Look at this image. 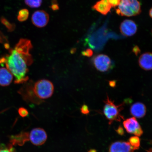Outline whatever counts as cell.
<instances>
[{"label": "cell", "instance_id": "7402d4cb", "mask_svg": "<svg viewBox=\"0 0 152 152\" xmlns=\"http://www.w3.org/2000/svg\"><path fill=\"white\" fill-rule=\"evenodd\" d=\"M107 1L112 7L118 6L121 2V0H107Z\"/></svg>", "mask_w": 152, "mask_h": 152}, {"label": "cell", "instance_id": "d6986e66", "mask_svg": "<svg viewBox=\"0 0 152 152\" xmlns=\"http://www.w3.org/2000/svg\"><path fill=\"white\" fill-rule=\"evenodd\" d=\"M24 1L28 6L32 8H36L41 6L42 0H24Z\"/></svg>", "mask_w": 152, "mask_h": 152}, {"label": "cell", "instance_id": "7c38bea8", "mask_svg": "<svg viewBox=\"0 0 152 152\" xmlns=\"http://www.w3.org/2000/svg\"><path fill=\"white\" fill-rule=\"evenodd\" d=\"M147 109L144 104L140 102H137L131 106L130 112L134 117L140 118L145 115Z\"/></svg>", "mask_w": 152, "mask_h": 152}, {"label": "cell", "instance_id": "ffe728a7", "mask_svg": "<svg viewBox=\"0 0 152 152\" xmlns=\"http://www.w3.org/2000/svg\"><path fill=\"white\" fill-rule=\"evenodd\" d=\"M19 115L22 117L27 116L28 115V111L27 109L24 107H20L18 110Z\"/></svg>", "mask_w": 152, "mask_h": 152}, {"label": "cell", "instance_id": "7a4b0ae2", "mask_svg": "<svg viewBox=\"0 0 152 152\" xmlns=\"http://www.w3.org/2000/svg\"><path fill=\"white\" fill-rule=\"evenodd\" d=\"M116 12L121 16L132 17L139 15L141 12V7L138 0H121Z\"/></svg>", "mask_w": 152, "mask_h": 152}, {"label": "cell", "instance_id": "d4e9b609", "mask_svg": "<svg viewBox=\"0 0 152 152\" xmlns=\"http://www.w3.org/2000/svg\"><path fill=\"white\" fill-rule=\"evenodd\" d=\"M81 113L84 115H88L90 113L88 106L86 104H83L80 109Z\"/></svg>", "mask_w": 152, "mask_h": 152}, {"label": "cell", "instance_id": "ba28073f", "mask_svg": "<svg viewBox=\"0 0 152 152\" xmlns=\"http://www.w3.org/2000/svg\"><path fill=\"white\" fill-rule=\"evenodd\" d=\"M49 20V15L43 10H37L34 12L31 17V21L34 26L41 28L47 25Z\"/></svg>", "mask_w": 152, "mask_h": 152}, {"label": "cell", "instance_id": "cb8c5ba5", "mask_svg": "<svg viewBox=\"0 0 152 152\" xmlns=\"http://www.w3.org/2000/svg\"><path fill=\"white\" fill-rule=\"evenodd\" d=\"M7 43H8L7 38L0 30V43H4L5 44Z\"/></svg>", "mask_w": 152, "mask_h": 152}, {"label": "cell", "instance_id": "f1b7e54d", "mask_svg": "<svg viewBox=\"0 0 152 152\" xmlns=\"http://www.w3.org/2000/svg\"><path fill=\"white\" fill-rule=\"evenodd\" d=\"M118 131L117 132L118 133V134L121 135H122L124 134V131L123 129L121 127H119L118 128Z\"/></svg>", "mask_w": 152, "mask_h": 152}, {"label": "cell", "instance_id": "3957f363", "mask_svg": "<svg viewBox=\"0 0 152 152\" xmlns=\"http://www.w3.org/2000/svg\"><path fill=\"white\" fill-rule=\"evenodd\" d=\"M104 103L105 104L103 113L106 118L109 121V124H111L114 121H121L124 119L123 117L120 114V112L123 109V104L116 105L108 96L104 101Z\"/></svg>", "mask_w": 152, "mask_h": 152}, {"label": "cell", "instance_id": "4dcf8cb0", "mask_svg": "<svg viewBox=\"0 0 152 152\" xmlns=\"http://www.w3.org/2000/svg\"><path fill=\"white\" fill-rule=\"evenodd\" d=\"M88 152H96V151L95 149H90L89 150Z\"/></svg>", "mask_w": 152, "mask_h": 152}, {"label": "cell", "instance_id": "8992f818", "mask_svg": "<svg viewBox=\"0 0 152 152\" xmlns=\"http://www.w3.org/2000/svg\"><path fill=\"white\" fill-rule=\"evenodd\" d=\"M123 125L126 132L140 137L143 134V131L135 117H132L123 121Z\"/></svg>", "mask_w": 152, "mask_h": 152}, {"label": "cell", "instance_id": "4316f807", "mask_svg": "<svg viewBox=\"0 0 152 152\" xmlns=\"http://www.w3.org/2000/svg\"><path fill=\"white\" fill-rule=\"evenodd\" d=\"M115 81H110L109 82V85L112 87H115L116 86Z\"/></svg>", "mask_w": 152, "mask_h": 152}, {"label": "cell", "instance_id": "9c48e42d", "mask_svg": "<svg viewBox=\"0 0 152 152\" xmlns=\"http://www.w3.org/2000/svg\"><path fill=\"white\" fill-rule=\"evenodd\" d=\"M120 29L121 34L126 37L134 35L137 31V26L134 21L126 20L121 24Z\"/></svg>", "mask_w": 152, "mask_h": 152}, {"label": "cell", "instance_id": "277c9868", "mask_svg": "<svg viewBox=\"0 0 152 152\" xmlns=\"http://www.w3.org/2000/svg\"><path fill=\"white\" fill-rule=\"evenodd\" d=\"M33 90L34 94L38 99H47L52 96L54 87L50 81L42 79L38 81L35 83Z\"/></svg>", "mask_w": 152, "mask_h": 152}, {"label": "cell", "instance_id": "f546056e", "mask_svg": "<svg viewBox=\"0 0 152 152\" xmlns=\"http://www.w3.org/2000/svg\"><path fill=\"white\" fill-rule=\"evenodd\" d=\"M149 15L150 17H151V18H152V7L150 10Z\"/></svg>", "mask_w": 152, "mask_h": 152}, {"label": "cell", "instance_id": "8fae6325", "mask_svg": "<svg viewBox=\"0 0 152 152\" xmlns=\"http://www.w3.org/2000/svg\"><path fill=\"white\" fill-rule=\"evenodd\" d=\"M138 64L140 68L145 71L152 70V53H144L139 58Z\"/></svg>", "mask_w": 152, "mask_h": 152}, {"label": "cell", "instance_id": "5b68a950", "mask_svg": "<svg viewBox=\"0 0 152 152\" xmlns=\"http://www.w3.org/2000/svg\"><path fill=\"white\" fill-rule=\"evenodd\" d=\"M95 67L98 71L104 72L113 69L115 64L109 56L103 54L95 56L93 60Z\"/></svg>", "mask_w": 152, "mask_h": 152}, {"label": "cell", "instance_id": "2e32d148", "mask_svg": "<svg viewBox=\"0 0 152 152\" xmlns=\"http://www.w3.org/2000/svg\"><path fill=\"white\" fill-rule=\"evenodd\" d=\"M29 16V11L27 9H24L19 11L18 17V20L20 22L25 21Z\"/></svg>", "mask_w": 152, "mask_h": 152}, {"label": "cell", "instance_id": "30bf717a", "mask_svg": "<svg viewBox=\"0 0 152 152\" xmlns=\"http://www.w3.org/2000/svg\"><path fill=\"white\" fill-rule=\"evenodd\" d=\"M134 151L129 142L118 141L110 145L109 152H134Z\"/></svg>", "mask_w": 152, "mask_h": 152}, {"label": "cell", "instance_id": "1f68e13d", "mask_svg": "<svg viewBox=\"0 0 152 152\" xmlns=\"http://www.w3.org/2000/svg\"><path fill=\"white\" fill-rule=\"evenodd\" d=\"M148 152H152V149H150L149 150V151H148Z\"/></svg>", "mask_w": 152, "mask_h": 152}, {"label": "cell", "instance_id": "5bb4252c", "mask_svg": "<svg viewBox=\"0 0 152 152\" xmlns=\"http://www.w3.org/2000/svg\"><path fill=\"white\" fill-rule=\"evenodd\" d=\"M112 8L107 2V0H100L93 5L92 8L104 15H107Z\"/></svg>", "mask_w": 152, "mask_h": 152}, {"label": "cell", "instance_id": "484cf974", "mask_svg": "<svg viewBox=\"0 0 152 152\" xmlns=\"http://www.w3.org/2000/svg\"><path fill=\"white\" fill-rule=\"evenodd\" d=\"M140 50L137 46H135L133 49V52H134L136 56L140 52Z\"/></svg>", "mask_w": 152, "mask_h": 152}, {"label": "cell", "instance_id": "603a6c76", "mask_svg": "<svg viewBox=\"0 0 152 152\" xmlns=\"http://www.w3.org/2000/svg\"><path fill=\"white\" fill-rule=\"evenodd\" d=\"M93 50L91 49H87L86 50L83 51L82 52L81 54L83 56L87 57H91L93 55Z\"/></svg>", "mask_w": 152, "mask_h": 152}, {"label": "cell", "instance_id": "83f0119b", "mask_svg": "<svg viewBox=\"0 0 152 152\" xmlns=\"http://www.w3.org/2000/svg\"><path fill=\"white\" fill-rule=\"evenodd\" d=\"M12 149H0V152H12Z\"/></svg>", "mask_w": 152, "mask_h": 152}, {"label": "cell", "instance_id": "52a82bcc", "mask_svg": "<svg viewBox=\"0 0 152 152\" xmlns=\"http://www.w3.org/2000/svg\"><path fill=\"white\" fill-rule=\"evenodd\" d=\"M29 139L31 143L36 146L43 145L47 139V135L43 129L36 128L33 129L30 132Z\"/></svg>", "mask_w": 152, "mask_h": 152}, {"label": "cell", "instance_id": "6da1fadb", "mask_svg": "<svg viewBox=\"0 0 152 152\" xmlns=\"http://www.w3.org/2000/svg\"><path fill=\"white\" fill-rule=\"evenodd\" d=\"M28 45L17 44L14 49L9 50V54L0 58V65H5L15 77L16 84L23 83L28 80V66L31 65L33 61Z\"/></svg>", "mask_w": 152, "mask_h": 152}, {"label": "cell", "instance_id": "44dd1931", "mask_svg": "<svg viewBox=\"0 0 152 152\" xmlns=\"http://www.w3.org/2000/svg\"><path fill=\"white\" fill-rule=\"evenodd\" d=\"M50 8L53 11H56L59 9V7L57 0H52Z\"/></svg>", "mask_w": 152, "mask_h": 152}, {"label": "cell", "instance_id": "4fadbf2b", "mask_svg": "<svg viewBox=\"0 0 152 152\" xmlns=\"http://www.w3.org/2000/svg\"><path fill=\"white\" fill-rule=\"evenodd\" d=\"M13 79V75L6 68H0V85L8 86L11 84Z\"/></svg>", "mask_w": 152, "mask_h": 152}, {"label": "cell", "instance_id": "e0dca14e", "mask_svg": "<svg viewBox=\"0 0 152 152\" xmlns=\"http://www.w3.org/2000/svg\"><path fill=\"white\" fill-rule=\"evenodd\" d=\"M0 20L1 23L6 28L7 31L9 32H12L14 31L16 28V25L14 23H11L4 17H1Z\"/></svg>", "mask_w": 152, "mask_h": 152}, {"label": "cell", "instance_id": "ac0fdd59", "mask_svg": "<svg viewBox=\"0 0 152 152\" xmlns=\"http://www.w3.org/2000/svg\"><path fill=\"white\" fill-rule=\"evenodd\" d=\"M129 142L135 150L139 148L140 145V140L138 136H132L129 138Z\"/></svg>", "mask_w": 152, "mask_h": 152}, {"label": "cell", "instance_id": "9a60e30c", "mask_svg": "<svg viewBox=\"0 0 152 152\" xmlns=\"http://www.w3.org/2000/svg\"><path fill=\"white\" fill-rule=\"evenodd\" d=\"M12 142L14 144L19 145H23L26 141L29 140V135L28 133L23 132L12 138Z\"/></svg>", "mask_w": 152, "mask_h": 152}]
</instances>
